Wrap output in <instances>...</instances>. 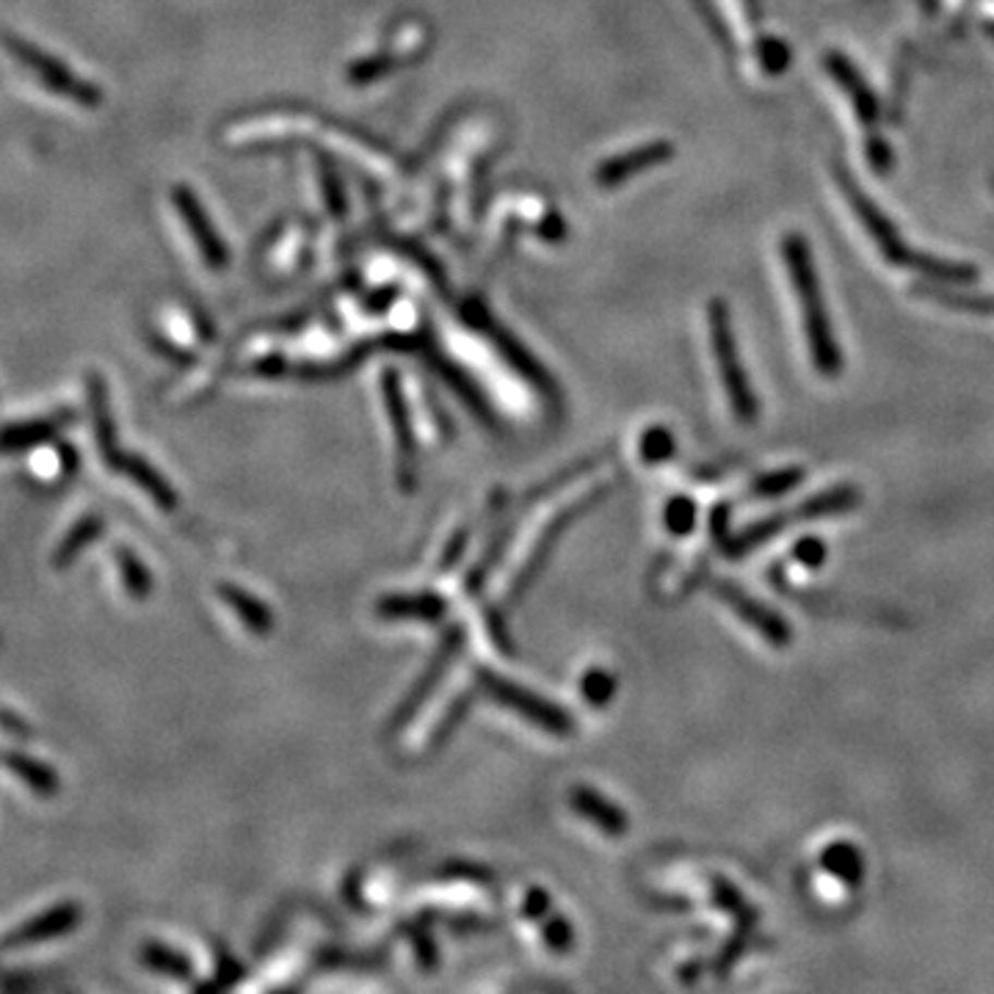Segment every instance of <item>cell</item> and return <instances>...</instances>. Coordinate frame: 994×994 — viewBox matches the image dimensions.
Masks as SVG:
<instances>
[{
  "label": "cell",
  "mask_w": 994,
  "mask_h": 994,
  "mask_svg": "<svg viewBox=\"0 0 994 994\" xmlns=\"http://www.w3.org/2000/svg\"><path fill=\"white\" fill-rule=\"evenodd\" d=\"M781 260H785L787 282L793 290V299L801 313V329H804L807 349L815 371H821L826 379H835L843 371V351L832 335V324L826 315V302L821 293V279H817L815 266H812L810 246L801 235H785L781 241Z\"/></svg>",
  "instance_id": "6da1fadb"
},
{
  "label": "cell",
  "mask_w": 994,
  "mask_h": 994,
  "mask_svg": "<svg viewBox=\"0 0 994 994\" xmlns=\"http://www.w3.org/2000/svg\"><path fill=\"white\" fill-rule=\"evenodd\" d=\"M3 48L53 95L77 102L83 108H97L102 102V92L97 89L95 83L77 77L70 66H64L59 59H53L41 48H36L34 41L23 39V36L3 34Z\"/></svg>",
  "instance_id": "7a4b0ae2"
},
{
  "label": "cell",
  "mask_w": 994,
  "mask_h": 994,
  "mask_svg": "<svg viewBox=\"0 0 994 994\" xmlns=\"http://www.w3.org/2000/svg\"><path fill=\"white\" fill-rule=\"evenodd\" d=\"M711 343L713 351H716L718 376H722V385L727 390L729 403H732V412L738 414V421L754 423V417H757V398H754V390L745 381L743 365L738 360L732 320H729L727 307L718 302L711 307Z\"/></svg>",
  "instance_id": "3957f363"
},
{
  "label": "cell",
  "mask_w": 994,
  "mask_h": 994,
  "mask_svg": "<svg viewBox=\"0 0 994 994\" xmlns=\"http://www.w3.org/2000/svg\"><path fill=\"white\" fill-rule=\"evenodd\" d=\"M481 682H484L486 693L492 699H497L500 704L511 707L514 713H520L528 722L538 724L545 732L553 735H569L572 732V722L567 718V713H561L556 704H550L547 699L536 696L531 691H522L514 682L504 680V677L492 675V671H481Z\"/></svg>",
  "instance_id": "277c9868"
},
{
  "label": "cell",
  "mask_w": 994,
  "mask_h": 994,
  "mask_svg": "<svg viewBox=\"0 0 994 994\" xmlns=\"http://www.w3.org/2000/svg\"><path fill=\"white\" fill-rule=\"evenodd\" d=\"M716 594L722 603H727L745 625H752L771 646H787L793 633H790V625L781 619L776 610H771L768 605H763L760 599L749 597L743 589H738L735 583H716Z\"/></svg>",
  "instance_id": "5b68a950"
},
{
  "label": "cell",
  "mask_w": 994,
  "mask_h": 994,
  "mask_svg": "<svg viewBox=\"0 0 994 994\" xmlns=\"http://www.w3.org/2000/svg\"><path fill=\"white\" fill-rule=\"evenodd\" d=\"M83 911L75 900H66V904L53 906V909L41 911L36 918H31L28 923L17 925L14 931H9L3 940H0V947L3 950H14V947L23 945H36V942H48L56 940V936H64L70 931L77 929L81 923Z\"/></svg>",
  "instance_id": "8992f818"
},
{
  "label": "cell",
  "mask_w": 994,
  "mask_h": 994,
  "mask_svg": "<svg viewBox=\"0 0 994 994\" xmlns=\"http://www.w3.org/2000/svg\"><path fill=\"white\" fill-rule=\"evenodd\" d=\"M86 398H89V412H92V423H95V439L97 448H100L102 462H106L108 470L117 468L119 450L117 445V423H113V412H111V398H108V387L106 379H102L97 371L86 373Z\"/></svg>",
  "instance_id": "52a82bcc"
},
{
  "label": "cell",
  "mask_w": 994,
  "mask_h": 994,
  "mask_svg": "<svg viewBox=\"0 0 994 994\" xmlns=\"http://www.w3.org/2000/svg\"><path fill=\"white\" fill-rule=\"evenodd\" d=\"M75 421L72 409H59L48 417H34V421L14 423V426L0 428V453H23V450L36 448L41 443H50L59 437L70 423Z\"/></svg>",
  "instance_id": "ba28073f"
},
{
  "label": "cell",
  "mask_w": 994,
  "mask_h": 994,
  "mask_svg": "<svg viewBox=\"0 0 994 994\" xmlns=\"http://www.w3.org/2000/svg\"><path fill=\"white\" fill-rule=\"evenodd\" d=\"M172 202H174V207L180 210V216L185 219V227H189V232L194 235L196 246H199V252H202V257L207 260V266L210 268L225 266V260H227L225 246H221V241L216 238L214 227H210V221H207L205 210H202V205L196 202V196L191 194L185 185H174Z\"/></svg>",
  "instance_id": "9c48e42d"
},
{
  "label": "cell",
  "mask_w": 994,
  "mask_h": 994,
  "mask_svg": "<svg viewBox=\"0 0 994 994\" xmlns=\"http://www.w3.org/2000/svg\"><path fill=\"white\" fill-rule=\"evenodd\" d=\"M113 470H119V473L128 475V478H131L133 484L142 486V489L147 492V495L153 497L155 504H158L163 511L178 509V504H180L178 492H174L172 486H169V481H166L163 475H160L158 470L153 468V464L144 462L142 456L122 453V456H119V462H117V468H113Z\"/></svg>",
  "instance_id": "30bf717a"
},
{
  "label": "cell",
  "mask_w": 994,
  "mask_h": 994,
  "mask_svg": "<svg viewBox=\"0 0 994 994\" xmlns=\"http://www.w3.org/2000/svg\"><path fill=\"white\" fill-rule=\"evenodd\" d=\"M821 868L846 887H859V882L864 878V859L851 843H832V846L823 848Z\"/></svg>",
  "instance_id": "8fae6325"
},
{
  "label": "cell",
  "mask_w": 994,
  "mask_h": 994,
  "mask_svg": "<svg viewBox=\"0 0 994 994\" xmlns=\"http://www.w3.org/2000/svg\"><path fill=\"white\" fill-rule=\"evenodd\" d=\"M102 531H106V520H102L100 514L81 517V520H77L75 525H72L70 531H66V536L61 538L59 547H56L53 567L56 569L70 567V563L75 561L77 556H81L83 547H89L92 542H97V538L102 536Z\"/></svg>",
  "instance_id": "7c38bea8"
},
{
  "label": "cell",
  "mask_w": 994,
  "mask_h": 994,
  "mask_svg": "<svg viewBox=\"0 0 994 994\" xmlns=\"http://www.w3.org/2000/svg\"><path fill=\"white\" fill-rule=\"evenodd\" d=\"M3 763H7L9 771H12L17 779H23L34 793L53 796L56 790H59V774H56L50 765L41 763V760L28 757V754L23 752H7L3 754Z\"/></svg>",
  "instance_id": "4fadbf2b"
},
{
  "label": "cell",
  "mask_w": 994,
  "mask_h": 994,
  "mask_svg": "<svg viewBox=\"0 0 994 994\" xmlns=\"http://www.w3.org/2000/svg\"><path fill=\"white\" fill-rule=\"evenodd\" d=\"M572 807L578 812H583V815H586L592 823H597V826L603 828V832H608V835H621V832L628 828L625 812L616 810L614 804H608L605 799H599V796L592 793V790H583V787L572 790Z\"/></svg>",
  "instance_id": "5bb4252c"
},
{
  "label": "cell",
  "mask_w": 994,
  "mask_h": 994,
  "mask_svg": "<svg viewBox=\"0 0 994 994\" xmlns=\"http://www.w3.org/2000/svg\"><path fill=\"white\" fill-rule=\"evenodd\" d=\"M381 616L390 619H426L434 621L445 614V603L434 594H409V597H390L379 605Z\"/></svg>",
  "instance_id": "9a60e30c"
},
{
  "label": "cell",
  "mask_w": 994,
  "mask_h": 994,
  "mask_svg": "<svg viewBox=\"0 0 994 994\" xmlns=\"http://www.w3.org/2000/svg\"><path fill=\"white\" fill-rule=\"evenodd\" d=\"M219 594L225 597V603L241 616V621L252 630V633H268V630H271V614H268L266 605L257 603L252 594L241 592V589L230 586V583L219 586Z\"/></svg>",
  "instance_id": "2e32d148"
},
{
  "label": "cell",
  "mask_w": 994,
  "mask_h": 994,
  "mask_svg": "<svg viewBox=\"0 0 994 994\" xmlns=\"http://www.w3.org/2000/svg\"><path fill=\"white\" fill-rule=\"evenodd\" d=\"M117 563H119V574H122V583L128 589L133 599H147L149 592H153V574L149 569L144 567L142 558L131 550V547L119 545L117 547Z\"/></svg>",
  "instance_id": "e0dca14e"
},
{
  "label": "cell",
  "mask_w": 994,
  "mask_h": 994,
  "mask_svg": "<svg viewBox=\"0 0 994 994\" xmlns=\"http://www.w3.org/2000/svg\"><path fill=\"white\" fill-rule=\"evenodd\" d=\"M142 961L149 970L163 972V975L180 978V981H189L191 978V961L185 959L183 953L160 945V942H147V945L142 947Z\"/></svg>",
  "instance_id": "ac0fdd59"
},
{
  "label": "cell",
  "mask_w": 994,
  "mask_h": 994,
  "mask_svg": "<svg viewBox=\"0 0 994 994\" xmlns=\"http://www.w3.org/2000/svg\"><path fill=\"white\" fill-rule=\"evenodd\" d=\"M804 475L807 473L801 468L776 470V473H768V475H763V478L754 481L752 489H749V495L757 497V500H771V497H781V495H787V492H793L796 486H801Z\"/></svg>",
  "instance_id": "d6986e66"
},
{
  "label": "cell",
  "mask_w": 994,
  "mask_h": 994,
  "mask_svg": "<svg viewBox=\"0 0 994 994\" xmlns=\"http://www.w3.org/2000/svg\"><path fill=\"white\" fill-rule=\"evenodd\" d=\"M693 522H696V504L691 497H675L666 509V528L675 536H686L693 531Z\"/></svg>",
  "instance_id": "ffe728a7"
},
{
  "label": "cell",
  "mask_w": 994,
  "mask_h": 994,
  "mask_svg": "<svg viewBox=\"0 0 994 994\" xmlns=\"http://www.w3.org/2000/svg\"><path fill=\"white\" fill-rule=\"evenodd\" d=\"M793 561H799L801 567H807V569L823 567V561H826V545H823V538H817V536L799 538V542L793 545Z\"/></svg>",
  "instance_id": "44dd1931"
},
{
  "label": "cell",
  "mask_w": 994,
  "mask_h": 994,
  "mask_svg": "<svg viewBox=\"0 0 994 994\" xmlns=\"http://www.w3.org/2000/svg\"><path fill=\"white\" fill-rule=\"evenodd\" d=\"M583 693H586L589 702L603 704L605 699L614 693V680H610L605 671H592V675H586V680H583Z\"/></svg>",
  "instance_id": "7402d4cb"
},
{
  "label": "cell",
  "mask_w": 994,
  "mask_h": 994,
  "mask_svg": "<svg viewBox=\"0 0 994 994\" xmlns=\"http://www.w3.org/2000/svg\"><path fill=\"white\" fill-rule=\"evenodd\" d=\"M671 443H675V439H671L669 432H663V428H655V432L646 434L644 456L650 459V462H657V459H666V456H669L671 450H675V445H671Z\"/></svg>",
  "instance_id": "603a6c76"
},
{
  "label": "cell",
  "mask_w": 994,
  "mask_h": 994,
  "mask_svg": "<svg viewBox=\"0 0 994 994\" xmlns=\"http://www.w3.org/2000/svg\"><path fill=\"white\" fill-rule=\"evenodd\" d=\"M0 729H7V732L14 735V738H31L28 724H25L20 716H14V713L3 711V707H0Z\"/></svg>",
  "instance_id": "cb8c5ba5"
},
{
  "label": "cell",
  "mask_w": 994,
  "mask_h": 994,
  "mask_svg": "<svg viewBox=\"0 0 994 994\" xmlns=\"http://www.w3.org/2000/svg\"><path fill=\"white\" fill-rule=\"evenodd\" d=\"M59 459H61V473L64 475H72L77 470V450L72 448V445H66V443H59Z\"/></svg>",
  "instance_id": "d4e9b609"
}]
</instances>
